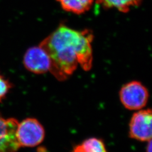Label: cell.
<instances>
[{
    "label": "cell",
    "mask_w": 152,
    "mask_h": 152,
    "mask_svg": "<svg viewBox=\"0 0 152 152\" xmlns=\"http://www.w3.org/2000/svg\"><path fill=\"white\" fill-rule=\"evenodd\" d=\"M120 100L125 108L139 110L147 104L149 93L141 82L136 81L128 82L124 85L120 92Z\"/></svg>",
    "instance_id": "7a4b0ae2"
},
{
    "label": "cell",
    "mask_w": 152,
    "mask_h": 152,
    "mask_svg": "<svg viewBox=\"0 0 152 152\" xmlns=\"http://www.w3.org/2000/svg\"><path fill=\"white\" fill-rule=\"evenodd\" d=\"M19 122L0 115V152H16L20 147L16 137Z\"/></svg>",
    "instance_id": "8992f818"
},
{
    "label": "cell",
    "mask_w": 152,
    "mask_h": 152,
    "mask_svg": "<svg viewBox=\"0 0 152 152\" xmlns=\"http://www.w3.org/2000/svg\"><path fill=\"white\" fill-rule=\"evenodd\" d=\"M62 9L75 14H82L89 11L94 0H56Z\"/></svg>",
    "instance_id": "ba28073f"
},
{
    "label": "cell",
    "mask_w": 152,
    "mask_h": 152,
    "mask_svg": "<svg viewBox=\"0 0 152 152\" xmlns=\"http://www.w3.org/2000/svg\"><path fill=\"white\" fill-rule=\"evenodd\" d=\"M12 86V85L9 80L0 73V103L5 99Z\"/></svg>",
    "instance_id": "30bf717a"
},
{
    "label": "cell",
    "mask_w": 152,
    "mask_h": 152,
    "mask_svg": "<svg viewBox=\"0 0 152 152\" xmlns=\"http://www.w3.org/2000/svg\"><path fill=\"white\" fill-rule=\"evenodd\" d=\"M16 137L20 147H34L44 141L45 131L37 119L28 118L19 123Z\"/></svg>",
    "instance_id": "3957f363"
},
{
    "label": "cell",
    "mask_w": 152,
    "mask_h": 152,
    "mask_svg": "<svg viewBox=\"0 0 152 152\" xmlns=\"http://www.w3.org/2000/svg\"><path fill=\"white\" fill-rule=\"evenodd\" d=\"M96 3L105 9H115L126 13L132 7L141 5L142 0H95Z\"/></svg>",
    "instance_id": "52a82bcc"
},
{
    "label": "cell",
    "mask_w": 152,
    "mask_h": 152,
    "mask_svg": "<svg viewBox=\"0 0 152 152\" xmlns=\"http://www.w3.org/2000/svg\"><path fill=\"white\" fill-rule=\"evenodd\" d=\"M23 63L28 71L34 74H44L50 71L49 55L39 45L28 49L24 55Z\"/></svg>",
    "instance_id": "5b68a950"
},
{
    "label": "cell",
    "mask_w": 152,
    "mask_h": 152,
    "mask_svg": "<svg viewBox=\"0 0 152 152\" xmlns=\"http://www.w3.org/2000/svg\"><path fill=\"white\" fill-rule=\"evenodd\" d=\"M93 38L88 29L77 31L61 24L39 44L49 55L50 72L57 80H66L78 65L84 71L91 69Z\"/></svg>",
    "instance_id": "6da1fadb"
},
{
    "label": "cell",
    "mask_w": 152,
    "mask_h": 152,
    "mask_svg": "<svg viewBox=\"0 0 152 152\" xmlns=\"http://www.w3.org/2000/svg\"><path fill=\"white\" fill-rule=\"evenodd\" d=\"M147 142H148V144H147L145 152H152V140Z\"/></svg>",
    "instance_id": "8fae6325"
},
{
    "label": "cell",
    "mask_w": 152,
    "mask_h": 152,
    "mask_svg": "<svg viewBox=\"0 0 152 152\" xmlns=\"http://www.w3.org/2000/svg\"><path fill=\"white\" fill-rule=\"evenodd\" d=\"M152 113L150 109L139 110L132 115L129 124V136L140 141L152 140Z\"/></svg>",
    "instance_id": "277c9868"
},
{
    "label": "cell",
    "mask_w": 152,
    "mask_h": 152,
    "mask_svg": "<svg viewBox=\"0 0 152 152\" xmlns=\"http://www.w3.org/2000/svg\"><path fill=\"white\" fill-rule=\"evenodd\" d=\"M72 152H108L105 144L102 139L90 137L73 148Z\"/></svg>",
    "instance_id": "9c48e42d"
}]
</instances>
